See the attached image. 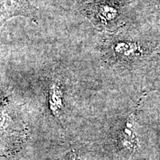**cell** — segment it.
<instances>
[{"label":"cell","instance_id":"cell-1","mask_svg":"<svg viewBox=\"0 0 160 160\" xmlns=\"http://www.w3.org/2000/svg\"><path fill=\"white\" fill-rule=\"evenodd\" d=\"M50 103L53 113H57L62 105V93L57 83H53L51 86Z\"/></svg>","mask_w":160,"mask_h":160}]
</instances>
